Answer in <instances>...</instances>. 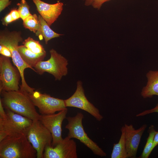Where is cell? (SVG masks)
<instances>
[{
  "label": "cell",
  "mask_w": 158,
  "mask_h": 158,
  "mask_svg": "<svg viewBox=\"0 0 158 158\" xmlns=\"http://www.w3.org/2000/svg\"><path fill=\"white\" fill-rule=\"evenodd\" d=\"M148 132V137L142 152L139 158H148L152 152L151 149L156 132L154 126L153 125H151L150 126L149 128Z\"/></svg>",
  "instance_id": "cell-19"
},
{
  "label": "cell",
  "mask_w": 158,
  "mask_h": 158,
  "mask_svg": "<svg viewBox=\"0 0 158 158\" xmlns=\"http://www.w3.org/2000/svg\"><path fill=\"white\" fill-rule=\"evenodd\" d=\"M148 81L142 90L141 94L144 98L158 96V71H149L147 74Z\"/></svg>",
  "instance_id": "cell-16"
},
{
  "label": "cell",
  "mask_w": 158,
  "mask_h": 158,
  "mask_svg": "<svg viewBox=\"0 0 158 158\" xmlns=\"http://www.w3.org/2000/svg\"><path fill=\"white\" fill-rule=\"evenodd\" d=\"M158 113V103L154 108L149 110H146L136 115L137 117L142 116L151 113Z\"/></svg>",
  "instance_id": "cell-25"
},
{
  "label": "cell",
  "mask_w": 158,
  "mask_h": 158,
  "mask_svg": "<svg viewBox=\"0 0 158 158\" xmlns=\"http://www.w3.org/2000/svg\"><path fill=\"white\" fill-rule=\"evenodd\" d=\"M77 157L76 143L68 136L54 147L46 146L43 153V158Z\"/></svg>",
  "instance_id": "cell-12"
},
{
  "label": "cell",
  "mask_w": 158,
  "mask_h": 158,
  "mask_svg": "<svg viewBox=\"0 0 158 158\" xmlns=\"http://www.w3.org/2000/svg\"><path fill=\"white\" fill-rule=\"evenodd\" d=\"M1 21L3 25L7 26L8 24L14 20L9 13L3 18Z\"/></svg>",
  "instance_id": "cell-26"
},
{
  "label": "cell",
  "mask_w": 158,
  "mask_h": 158,
  "mask_svg": "<svg viewBox=\"0 0 158 158\" xmlns=\"http://www.w3.org/2000/svg\"><path fill=\"white\" fill-rule=\"evenodd\" d=\"M0 53L2 55L12 58L11 52L9 49L5 46L0 45Z\"/></svg>",
  "instance_id": "cell-24"
},
{
  "label": "cell",
  "mask_w": 158,
  "mask_h": 158,
  "mask_svg": "<svg viewBox=\"0 0 158 158\" xmlns=\"http://www.w3.org/2000/svg\"><path fill=\"white\" fill-rule=\"evenodd\" d=\"M18 50L23 60L36 72L34 67L39 61L44 59L46 53L36 54L28 49L24 45L18 46Z\"/></svg>",
  "instance_id": "cell-15"
},
{
  "label": "cell",
  "mask_w": 158,
  "mask_h": 158,
  "mask_svg": "<svg viewBox=\"0 0 158 158\" xmlns=\"http://www.w3.org/2000/svg\"><path fill=\"white\" fill-rule=\"evenodd\" d=\"M40 23V28L35 33L37 36L41 35L44 38L45 44H47L49 40L54 38L59 37L62 35L53 31L49 26L46 22L40 15L38 16Z\"/></svg>",
  "instance_id": "cell-17"
},
{
  "label": "cell",
  "mask_w": 158,
  "mask_h": 158,
  "mask_svg": "<svg viewBox=\"0 0 158 158\" xmlns=\"http://www.w3.org/2000/svg\"><path fill=\"white\" fill-rule=\"evenodd\" d=\"M37 152L25 134L8 135L0 141V158H35Z\"/></svg>",
  "instance_id": "cell-2"
},
{
  "label": "cell",
  "mask_w": 158,
  "mask_h": 158,
  "mask_svg": "<svg viewBox=\"0 0 158 158\" xmlns=\"http://www.w3.org/2000/svg\"><path fill=\"white\" fill-rule=\"evenodd\" d=\"M23 41L20 31H10L6 28L0 32V45L7 47L11 52L12 61L14 65L19 70L21 76V84L20 89L28 93H32L35 89L31 87L26 83L24 72L27 68H32L27 64L22 58L18 50V44Z\"/></svg>",
  "instance_id": "cell-3"
},
{
  "label": "cell",
  "mask_w": 158,
  "mask_h": 158,
  "mask_svg": "<svg viewBox=\"0 0 158 158\" xmlns=\"http://www.w3.org/2000/svg\"><path fill=\"white\" fill-rule=\"evenodd\" d=\"M2 104L5 109L12 111L33 121L39 120L40 115L36 111L28 93L20 89L18 91L0 92Z\"/></svg>",
  "instance_id": "cell-1"
},
{
  "label": "cell",
  "mask_w": 158,
  "mask_h": 158,
  "mask_svg": "<svg viewBox=\"0 0 158 158\" xmlns=\"http://www.w3.org/2000/svg\"><path fill=\"white\" fill-rule=\"evenodd\" d=\"M7 114L4 109V107L0 99V118L4 119L6 118Z\"/></svg>",
  "instance_id": "cell-29"
},
{
  "label": "cell",
  "mask_w": 158,
  "mask_h": 158,
  "mask_svg": "<svg viewBox=\"0 0 158 158\" xmlns=\"http://www.w3.org/2000/svg\"><path fill=\"white\" fill-rule=\"evenodd\" d=\"M147 125L144 124L135 129L132 124H125L124 126L126 139V148L128 158H135L141 137Z\"/></svg>",
  "instance_id": "cell-13"
},
{
  "label": "cell",
  "mask_w": 158,
  "mask_h": 158,
  "mask_svg": "<svg viewBox=\"0 0 158 158\" xmlns=\"http://www.w3.org/2000/svg\"><path fill=\"white\" fill-rule=\"evenodd\" d=\"M86 6L91 5L94 8L99 9L102 5L105 2L110 0H83Z\"/></svg>",
  "instance_id": "cell-23"
},
{
  "label": "cell",
  "mask_w": 158,
  "mask_h": 158,
  "mask_svg": "<svg viewBox=\"0 0 158 158\" xmlns=\"http://www.w3.org/2000/svg\"><path fill=\"white\" fill-rule=\"evenodd\" d=\"M32 1L37 11L49 27L56 20L63 10V4L59 1L56 3L51 4L41 0Z\"/></svg>",
  "instance_id": "cell-14"
},
{
  "label": "cell",
  "mask_w": 158,
  "mask_h": 158,
  "mask_svg": "<svg viewBox=\"0 0 158 158\" xmlns=\"http://www.w3.org/2000/svg\"><path fill=\"white\" fill-rule=\"evenodd\" d=\"M17 5L18 6V10L20 13V18L22 20L31 14L29 11L30 6L25 0H21Z\"/></svg>",
  "instance_id": "cell-22"
},
{
  "label": "cell",
  "mask_w": 158,
  "mask_h": 158,
  "mask_svg": "<svg viewBox=\"0 0 158 158\" xmlns=\"http://www.w3.org/2000/svg\"><path fill=\"white\" fill-rule=\"evenodd\" d=\"M67 112L66 108L57 114L40 115L39 120L52 135V147L55 146L63 139L62 137V125L63 120L66 118Z\"/></svg>",
  "instance_id": "cell-11"
},
{
  "label": "cell",
  "mask_w": 158,
  "mask_h": 158,
  "mask_svg": "<svg viewBox=\"0 0 158 158\" xmlns=\"http://www.w3.org/2000/svg\"><path fill=\"white\" fill-rule=\"evenodd\" d=\"M14 21L20 18V13L16 8L12 9L9 13Z\"/></svg>",
  "instance_id": "cell-28"
},
{
  "label": "cell",
  "mask_w": 158,
  "mask_h": 158,
  "mask_svg": "<svg viewBox=\"0 0 158 158\" xmlns=\"http://www.w3.org/2000/svg\"><path fill=\"white\" fill-rule=\"evenodd\" d=\"M23 20V25L25 28L35 33L40 29V23L38 17L36 14H30Z\"/></svg>",
  "instance_id": "cell-20"
},
{
  "label": "cell",
  "mask_w": 158,
  "mask_h": 158,
  "mask_svg": "<svg viewBox=\"0 0 158 158\" xmlns=\"http://www.w3.org/2000/svg\"><path fill=\"white\" fill-rule=\"evenodd\" d=\"M25 135L37 152V158H43L46 146H51L52 136L49 131L39 120L33 121Z\"/></svg>",
  "instance_id": "cell-6"
},
{
  "label": "cell",
  "mask_w": 158,
  "mask_h": 158,
  "mask_svg": "<svg viewBox=\"0 0 158 158\" xmlns=\"http://www.w3.org/2000/svg\"><path fill=\"white\" fill-rule=\"evenodd\" d=\"M24 46L31 51L36 54L46 53L43 46L39 41L29 37L23 42Z\"/></svg>",
  "instance_id": "cell-21"
},
{
  "label": "cell",
  "mask_w": 158,
  "mask_h": 158,
  "mask_svg": "<svg viewBox=\"0 0 158 158\" xmlns=\"http://www.w3.org/2000/svg\"><path fill=\"white\" fill-rule=\"evenodd\" d=\"M21 78L17 68L13 66L9 57L0 56V92L18 91L20 89L19 82Z\"/></svg>",
  "instance_id": "cell-8"
},
{
  "label": "cell",
  "mask_w": 158,
  "mask_h": 158,
  "mask_svg": "<svg viewBox=\"0 0 158 158\" xmlns=\"http://www.w3.org/2000/svg\"><path fill=\"white\" fill-rule=\"evenodd\" d=\"M66 107H74L86 111L96 119L101 121L103 116L99 110L90 102L86 97L82 83L80 80L77 82L76 89L73 94L68 98L64 100Z\"/></svg>",
  "instance_id": "cell-10"
},
{
  "label": "cell",
  "mask_w": 158,
  "mask_h": 158,
  "mask_svg": "<svg viewBox=\"0 0 158 158\" xmlns=\"http://www.w3.org/2000/svg\"><path fill=\"white\" fill-rule=\"evenodd\" d=\"M11 3L10 0H0V12L10 5Z\"/></svg>",
  "instance_id": "cell-27"
},
{
  "label": "cell",
  "mask_w": 158,
  "mask_h": 158,
  "mask_svg": "<svg viewBox=\"0 0 158 158\" xmlns=\"http://www.w3.org/2000/svg\"><path fill=\"white\" fill-rule=\"evenodd\" d=\"M158 145V131H156L154 137L153 144L151 149L152 152L154 149Z\"/></svg>",
  "instance_id": "cell-30"
},
{
  "label": "cell",
  "mask_w": 158,
  "mask_h": 158,
  "mask_svg": "<svg viewBox=\"0 0 158 158\" xmlns=\"http://www.w3.org/2000/svg\"><path fill=\"white\" fill-rule=\"evenodd\" d=\"M49 52L50 58L46 61H39L34 68L40 75L47 72L52 75L55 80H60L68 74V61L54 49H51Z\"/></svg>",
  "instance_id": "cell-5"
},
{
  "label": "cell",
  "mask_w": 158,
  "mask_h": 158,
  "mask_svg": "<svg viewBox=\"0 0 158 158\" xmlns=\"http://www.w3.org/2000/svg\"><path fill=\"white\" fill-rule=\"evenodd\" d=\"M28 94L41 115L54 114L67 108L63 99L52 97L48 94L42 93L38 91Z\"/></svg>",
  "instance_id": "cell-9"
},
{
  "label": "cell",
  "mask_w": 158,
  "mask_h": 158,
  "mask_svg": "<svg viewBox=\"0 0 158 158\" xmlns=\"http://www.w3.org/2000/svg\"><path fill=\"white\" fill-rule=\"evenodd\" d=\"M121 134L118 143L114 144L111 154V158H127L124 126L121 129Z\"/></svg>",
  "instance_id": "cell-18"
},
{
  "label": "cell",
  "mask_w": 158,
  "mask_h": 158,
  "mask_svg": "<svg viewBox=\"0 0 158 158\" xmlns=\"http://www.w3.org/2000/svg\"><path fill=\"white\" fill-rule=\"evenodd\" d=\"M6 118H0V141L10 134L21 133L25 134L33 121L11 111L6 109Z\"/></svg>",
  "instance_id": "cell-7"
},
{
  "label": "cell",
  "mask_w": 158,
  "mask_h": 158,
  "mask_svg": "<svg viewBox=\"0 0 158 158\" xmlns=\"http://www.w3.org/2000/svg\"><path fill=\"white\" fill-rule=\"evenodd\" d=\"M83 118L84 115L81 112H78L74 116L66 118L68 123L65 128L68 130V136L71 139L74 138L78 140L95 154L101 157L106 156V153L89 137L85 132L82 124Z\"/></svg>",
  "instance_id": "cell-4"
}]
</instances>
